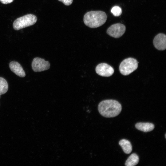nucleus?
<instances>
[{"instance_id":"f257e3e1","label":"nucleus","mask_w":166,"mask_h":166,"mask_svg":"<svg viewBox=\"0 0 166 166\" xmlns=\"http://www.w3.org/2000/svg\"><path fill=\"white\" fill-rule=\"evenodd\" d=\"M98 109L103 117L111 118L118 116L121 112L122 106L118 101L114 100H106L98 104Z\"/></svg>"},{"instance_id":"f03ea898","label":"nucleus","mask_w":166,"mask_h":166,"mask_svg":"<svg viewBox=\"0 0 166 166\" xmlns=\"http://www.w3.org/2000/svg\"><path fill=\"white\" fill-rule=\"evenodd\" d=\"M107 15L102 11H93L86 13L84 15L83 21L85 24L91 28L99 27L106 22Z\"/></svg>"},{"instance_id":"7ed1b4c3","label":"nucleus","mask_w":166,"mask_h":166,"mask_svg":"<svg viewBox=\"0 0 166 166\" xmlns=\"http://www.w3.org/2000/svg\"><path fill=\"white\" fill-rule=\"evenodd\" d=\"M37 20V17L33 14H28L17 18L14 22L13 27L16 30L34 25Z\"/></svg>"},{"instance_id":"20e7f679","label":"nucleus","mask_w":166,"mask_h":166,"mask_svg":"<svg viewBox=\"0 0 166 166\" xmlns=\"http://www.w3.org/2000/svg\"><path fill=\"white\" fill-rule=\"evenodd\" d=\"M138 66L137 61L133 58L129 57L124 59L121 62L119 69L121 74L126 76L136 70Z\"/></svg>"},{"instance_id":"39448f33","label":"nucleus","mask_w":166,"mask_h":166,"mask_svg":"<svg viewBox=\"0 0 166 166\" xmlns=\"http://www.w3.org/2000/svg\"><path fill=\"white\" fill-rule=\"evenodd\" d=\"M126 31L125 26L121 23H117L111 26L107 29V33L110 36L115 38L121 37Z\"/></svg>"},{"instance_id":"423d86ee","label":"nucleus","mask_w":166,"mask_h":166,"mask_svg":"<svg viewBox=\"0 0 166 166\" xmlns=\"http://www.w3.org/2000/svg\"><path fill=\"white\" fill-rule=\"evenodd\" d=\"M50 64L48 61L39 57L34 58L32 62V67L35 72H40L49 69Z\"/></svg>"},{"instance_id":"0eeeda50","label":"nucleus","mask_w":166,"mask_h":166,"mask_svg":"<svg viewBox=\"0 0 166 166\" xmlns=\"http://www.w3.org/2000/svg\"><path fill=\"white\" fill-rule=\"evenodd\" d=\"M95 71L99 75L105 77L112 76L114 72L113 68L106 63H101L98 65L96 67Z\"/></svg>"},{"instance_id":"6e6552de","label":"nucleus","mask_w":166,"mask_h":166,"mask_svg":"<svg viewBox=\"0 0 166 166\" xmlns=\"http://www.w3.org/2000/svg\"><path fill=\"white\" fill-rule=\"evenodd\" d=\"M153 44L155 48L159 50H164L166 48V35L159 33L154 37Z\"/></svg>"},{"instance_id":"1a4fd4ad","label":"nucleus","mask_w":166,"mask_h":166,"mask_svg":"<svg viewBox=\"0 0 166 166\" xmlns=\"http://www.w3.org/2000/svg\"><path fill=\"white\" fill-rule=\"evenodd\" d=\"M9 67L12 71L20 77H24L26 74L21 65L18 62L12 61L9 64Z\"/></svg>"},{"instance_id":"9d476101","label":"nucleus","mask_w":166,"mask_h":166,"mask_svg":"<svg viewBox=\"0 0 166 166\" xmlns=\"http://www.w3.org/2000/svg\"><path fill=\"white\" fill-rule=\"evenodd\" d=\"M135 127L138 130L144 132L152 131L155 128L153 124L148 122H138L136 124Z\"/></svg>"},{"instance_id":"9b49d317","label":"nucleus","mask_w":166,"mask_h":166,"mask_svg":"<svg viewBox=\"0 0 166 166\" xmlns=\"http://www.w3.org/2000/svg\"><path fill=\"white\" fill-rule=\"evenodd\" d=\"M119 144L125 153L128 154L131 152L132 150V145L131 142L128 140L125 139H122L119 141Z\"/></svg>"},{"instance_id":"f8f14e48","label":"nucleus","mask_w":166,"mask_h":166,"mask_svg":"<svg viewBox=\"0 0 166 166\" xmlns=\"http://www.w3.org/2000/svg\"><path fill=\"white\" fill-rule=\"evenodd\" d=\"M139 161L138 156L133 153L130 155L126 160L125 165L126 166H134L138 164Z\"/></svg>"},{"instance_id":"ddd939ff","label":"nucleus","mask_w":166,"mask_h":166,"mask_svg":"<svg viewBox=\"0 0 166 166\" xmlns=\"http://www.w3.org/2000/svg\"><path fill=\"white\" fill-rule=\"evenodd\" d=\"M8 89V85L6 81L3 78L0 77V97L1 95L7 92Z\"/></svg>"},{"instance_id":"4468645a","label":"nucleus","mask_w":166,"mask_h":166,"mask_svg":"<svg viewBox=\"0 0 166 166\" xmlns=\"http://www.w3.org/2000/svg\"><path fill=\"white\" fill-rule=\"evenodd\" d=\"M111 12L115 16H119L122 13L121 8L118 6H115L112 8Z\"/></svg>"},{"instance_id":"2eb2a0df","label":"nucleus","mask_w":166,"mask_h":166,"mask_svg":"<svg viewBox=\"0 0 166 166\" xmlns=\"http://www.w3.org/2000/svg\"><path fill=\"white\" fill-rule=\"evenodd\" d=\"M63 2L65 5L69 6L71 5L73 2V0H58Z\"/></svg>"},{"instance_id":"dca6fc26","label":"nucleus","mask_w":166,"mask_h":166,"mask_svg":"<svg viewBox=\"0 0 166 166\" xmlns=\"http://www.w3.org/2000/svg\"><path fill=\"white\" fill-rule=\"evenodd\" d=\"M14 0H0V1L2 3L6 4L12 2Z\"/></svg>"},{"instance_id":"f3484780","label":"nucleus","mask_w":166,"mask_h":166,"mask_svg":"<svg viewBox=\"0 0 166 166\" xmlns=\"http://www.w3.org/2000/svg\"><path fill=\"white\" fill-rule=\"evenodd\" d=\"M166 134H165V138H166Z\"/></svg>"}]
</instances>
